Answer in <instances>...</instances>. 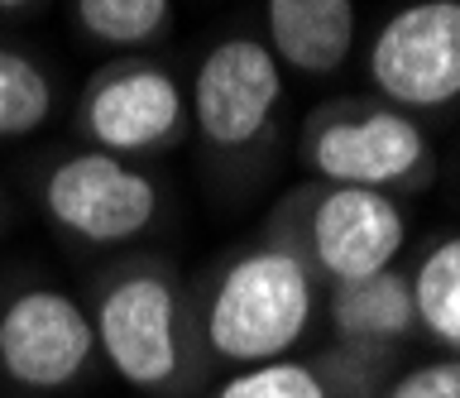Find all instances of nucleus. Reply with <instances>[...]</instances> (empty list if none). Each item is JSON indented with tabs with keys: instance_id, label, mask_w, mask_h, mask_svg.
<instances>
[{
	"instance_id": "nucleus-1",
	"label": "nucleus",
	"mask_w": 460,
	"mask_h": 398,
	"mask_svg": "<svg viewBox=\"0 0 460 398\" xmlns=\"http://www.w3.org/2000/svg\"><path fill=\"white\" fill-rule=\"evenodd\" d=\"M101 365L139 394H182L201 375L197 307L178 269L158 254H129L101 274L92 303Z\"/></svg>"
},
{
	"instance_id": "nucleus-2",
	"label": "nucleus",
	"mask_w": 460,
	"mask_h": 398,
	"mask_svg": "<svg viewBox=\"0 0 460 398\" xmlns=\"http://www.w3.org/2000/svg\"><path fill=\"white\" fill-rule=\"evenodd\" d=\"M322 303V279L297 254L293 240L273 231L259 245L230 254L197 303L201 355L230 369L288 360Z\"/></svg>"
},
{
	"instance_id": "nucleus-3",
	"label": "nucleus",
	"mask_w": 460,
	"mask_h": 398,
	"mask_svg": "<svg viewBox=\"0 0 460 398\" xmlns=\"http://www.w3.org/2000/svg\"><path fill=\"white\" fill-rule=\"evenodd\" d=\"M297 164L312 182L369 192H422L437 178V149L408 111L379 96H341L316 106L297 130Z\"/></svg>"
},
{
	"instance_id": "nucleus-4",
	"label": "nucleus",
	"mask_w": 460,
	"mask_h": 398,
	"mask_svg": "<svg viewBox=\"0 0 460 398\" xmlns=\"http://www.w3.org/2000/svg\"><path fill=\"white\" fill-rule=\"evenodd\" d=\"M34 197L58 231L92 250L129 245L164 217V188L149 168L86 145L53 154L34 173Z\"/></svg>"
},
{
	"instance_id": "nucleus-5",
	"label": "nucleus",
	"mask_w": 460,
	"mask_h": 398,
	"mask_svg": "<svg viewBox=\"0 0 460 398\" xmlns=\"http://www.w3.org/2000/svg\"><path fill=\"white\" fill-rule=\"evenodd\" d=\"M187 92L172 77L168 63L144 58V53H115L101 63L92 82L77 96L72 130L86 149L115 154L129 164L164 159L187 135Z\"/></svg>"
},
{
	"instance_id": "nucleus-6",
	"label": "nucleus",
	"mask_w": 460,
	"mask_h": 398,
	"mask_svg": "<svg viewBox=\"0 0 460 398\" xmlns=\"http://www.w3.org/2000/svg\"><path fill=\"white\" fill-rule=\"evenodd\" d=\"M279 235L293 240L312 274L336 288V283H359L394 269L408 245V217L388 192L312 182L302 197L288 202V221Z\"/></svg>"
},
{
	"instance_id": "nucleus-7",
	"label": "nucleus",
	"mask_w": 460,
	"mask_h": 398,
	"mask_svg": "<svg viewBox=\"0 0 460 398\" xmlns=\"http://www.w3.org/2000/svg\"><path fill=\"white\" fill-rule=\"evenodd\" d=\"M101 365L92 312L67 288L29 283L0 303V379L24 394H67Z\"/></svg>"
},
{
	"instance_id": "nucleus-8",
	"label": "nucleus",
	"mask_w": 460,
	"mask_h": 398,
	"mask_svg": "<svg viewBox=\"0 0 460 398\" xmlns=\"http://www.w3.org/2000/svg\"><path fill=\"white\" fill-rule=\"evenodd\" d=\"M283 106V63L273 58L264 39L230 34L216 39L207 58L197 63L192 92H187V120L197 125L201 145L211 154H250L273 130Z\"/></svg>"
},
{
	"instance_id": "nucleus-9",
	"label": "nucleus",
	"mask_w": 460,
	"mask_h": 398,
	"mask_svg": "<svg viewBox=\"0 0 460 398\" xmlns=\"http://www.w3.org/2000/svg\"><path fill=\"white\" fill-rule=\"evenodd\" d=\"M369 82L398 111L460 102V0H412L369 39Z\"/></svg>"
},
{
	"instance_id": "nucleus-10",
	"label": "nucleus",
	"mask_w": 460,
	"mask_h": 398,
	"mask_svg": "<svg viewBox=\"0 0 460 398\" xmlns=\"http://www.w3.org/2000/svg\"><path fill=\"white\" fill-rule=\"evenodd\" d=\"M264 24L273 58L302 77L341 73L359 34L355 0H264Z\"/></svg>"
},
{
	"instance_id": "nucleus-11",
	"label": "nucleus",
	"mask_w": 460,
	"mask_h": 398,
	"mask_svg": "<svg viewBox=\"0 0 460 398\" xmlns=\"http://www.w3.org/2000/svg\"><path fill=\"white\" fill-rule=\"evenodd\" d=\"M331 332L355 360H379L394 346L417 336V312H412V288L408 274L384 269L359 283H336L326 297Z\"/></svg>"
},
{
	"instance_id": "nucleus-12",
	"label": "nucleus",
	"mask_w": 460,
	"mask_h": 398,
	"mask_svg": "<svg viewBox=\"0 0 460 398\" xmlns=\"http://www.w3.org/2000/svg\"><path fill=\"white\" fill-rule=\"evenodd\" d=\"M417 332L437 341L446 355H460V231L441 235L408 274Z\"/></svg>"
},
{
	"instance_id": "nucleus-13",
	"label": "nucleus",
	"mask_w": 460,
	"mask_h": 398,
	"mask_svg": "<svg viewBox=\"0 0 460 398\" xmlns=\"http://www.w3.org/2000/svg\"><path fill=\"white\" fill-rule=\"evenodd\" d=\"M67 15L86 44L139 53L172 30V0H67Z\"/></svg>"
},
{
	"instance_id": "nucleus-14",
	"label": "nucleus",
	"mask_w": 460,
	"mask_h": 398,
	"mask_svg": "<svg viewBox=\"0 0 460 398\" xmlns=\"http://www.w3.org/2000/svg\"><path fill=\"white\" fill-rule=\"evenodd\" d=\"M58 111V77L34 53L0 39V145L29 139Z\"/></svg>"
},
{
	"instance_id": "nucleus-15",
	"label": "nucleus",
	"mask_w": 460,
	"mask_h": 398,
	"mask_svg": "<svg viewBox=\"0 0 460 398\" xmlns=\"http://www.w3.org/2000/svg\"><path fill=\"white\" fill-rule=\"evenodd\" d=\"M211 398H336L331 379L307 360H269V365H250L235 369Z\"/></svg>"
},
{
	"instance_id": "nucleus-16",
	"label": "nucleus",
	"mask_w": 460,
	"mask_h": 398,
	"mask_svg": "<svg viewBox=\"0 0 460 398\" xmlns=\"http://www.w3.org/2000/svg\"><path fill=\"white\" fill-rule=\"evenodd\" d=\"M379 398H460V355H441L394 379Z\"/></svg>"
},
{
	"instance_id": "nucleus-17",
	"label": "nucleus",
	"mask_w": 460,
	"mask_h": 398,
	"mask_svg": "<svg viewBox=\"0 0 460 398\" xmlns=\"http://www.w3.org/2000/svg\"><path fill=\"white\" fill-rule=\"evenodd\" d=\"M43 0H0V15H29V10H39Z\"/></svg>"
},
{
	"instance_id": "nucleus-18",
	"label": "nucleus",
	"mask_w": 460,
	"mask_h": 398,
	"mask_svg": "<svg viewBox=\"0 0 460 398\" xmlns=\"http://www.w3.org/2000/svg\"><path fill=\"white\" fill-rule=\"evenodd\" d=\"M0 221H5V207H0Z\"/></svg>"
}]
</instances>
